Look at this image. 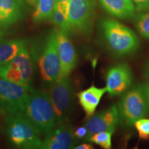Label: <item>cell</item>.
<instances>
[{
  "mask_svg": "<svg viewBox=\"0 0 149 149\" xmlns=\"http://www.w3.org/2000/svg\"><path fill=\"white\" fill-rule=\"evenodd\" d=\"M99 1L109 13L122 19L131 18L136 10L131 0H99Z\"/></svg>",
  "mask_w": 149,
  "mask_h": 149,
  "instance_id": "obj_16",
  "label": "cell"
},
{
  "mask_svg": "<svg viewBox=\"0 0 149 149\" xmlns=\"http://www.w3.org/2000/svg\"><path fill=\"white\" fill-rule=\"evenodd\" d=\"M144 75L146 76V77L147 78V79H149V64H148V66H147L146 70H145Z\"/></svg>",
  "mask_w": 149,
  "mask_h": 149,
  "instance_id": "obj_28",
  "label": "cell"
},
{
  "mask_svg": "<svg viewBox=\"0 0 149 149\" xmlns=\"http://www.w3.org/2000/svg\"><path fill=\"white\" fill-rule=\"evenodd\" d=\"M52 20L55 25L58 27V29L62 31L63 32L68 33V34L72 32L69 19L64 15H63L57 9H55L54 11L53 15L52 17Z\"/></svg>",
  "mask_w": 149,
  "mask_h": 149,
  "instance_id": "obj_21",
  "label": "cell"
},
{
  "mask_svg": "<svg viewBox=\"0 0 149 149\" xmlns=\"http://www.w3.org/2000/svg\"><path fill=\"white\" fill-rule=\"evenodd\" d=\"M120 121L126 127L149 114V83L138 84L124 93L118 104Z\"/></svg>",
  "mask_w": 149,
  "mask_h": 149,
  "instance_id": "obj_2",
  "label": "cell"
},
{
  "mask_svg": "<svg viewBox=\"0 0 149 149\" xmlns=\"http://www.w3.org/2000/svg\"><path fill=\"white\" fill-rule=\"evenodd\" d=\"M114 130H105L97 133L91 136L88 139V141L99 145L104 149L111 148L112 146V136Z\"/></svg>",
  "mask_w": 149,
  "mask_h": 149,
  "instance_id": "obj_19",
  "label": "cell"
},
{
  "mask_svg": "<svg viewBox=\"0 0 149 149\" xmlns=\"http://www.w3.org/2000/svg\"><path fill=\"white\" fill-rule=\"evenodd\" d=\"M77 139L74 136L73 128L66 123L56 126L44 137L40 148L68 149L74 148Z\"/></svg>",
  "mask_w": 149,
  "mask_h": 149,
  "instance_id": "obj_12",
  "label": "cell"
},
{
  "mask_svg": "<svg viewBox=\"0 0 149 149\" xmlns=\"http://www.w3.org/2000/svg\"><path fill=\"white\" fill-rule=\"evenodd\" d=\"M139 138L144 140L149 139V119L141 118L134 124Z\"/></svg>",
  "mask_w": 149,
  "mask_h": 149,
  "instance_id": "obj_22",
  "label": "cell"
},
{
  "mask_svg": "<svg viewBox=\"0 0 149 149\" xmlns=\"http://www.w3.org/2000/svg\"><path fill=\"white\" fill-rule=\"evenodd\" d=\"M107 93L106 88H97L92 85L88 88L77 93L78 100L87 118L94 114L104 94Z\"/></svg>",
  "mask_w": 149,
  "mask_h": 149,
  "instance_id": "obj_15",
  "label": "cell"
},
{
  "mask_svg": "<svg viewBox=\"0 0 149 149\" xmlns=\"http://www.w3.org/2000/svg\"><path fill=\"white\" fill-rule=\"evenodd\" d=\"M24 1L31 6H35L37 3V0H24Z\"/></svg>",
  "mask_w": 149,
  "mask_h": 149,
  "instance_id": "obj_27",
  "label": "cell"
},
{
  "mask_svg": "<svg viewBox=\"0 0 149 149\" xmlns=\"http://www.w3.org/2000/svg\"><path fill=\"white\" fill-rule=\"evenodd\" d=\"M33 74V57L27 46L22 48L12 60L0 66V77L29 88H32Z\"/></svg>",
  "mask_w": 149,
  "mask_h": 149,
  "instance_id": "obj_5",
  "label": "cell"
},
{
  "mask_svg": "<svg viewBox=\"0 0 149 149\" xmlns=\"http://www.w3.org/2000/svg\"><path fill=\"white\" fill-rule=\"evenodd\" d=\"M87 133H88V132H87V129L85 127V126H80L75 130H74V136L77 140H79V139L85 140L87 137Z\"/></svg>",
  "mask_w": 149,
  "mask_h": 149,
  "instance_id": "obj_25",
  "label": "cell"
},
{
  "mask_svg": "<svg viewBox=\"0 0 149 149\" xmlns=\"http://www.w3.org/2000/svg\"><path fill=\"white\" fill-rule=\"evenodd\" d=\"M24 114L40 137H45L57 126L55 113L46 91H31Z\"/></svg>",
  "mask_w": 149,
  "mask_h": 149,
  "instance_id": "obj_1",
  "label": "cell"
},
{
  "mask_svg": "<svg viewBox=\"0 0 149 149\" xmlns=\"http://www.w3.org/2000/svg\"><path fill=\"white\" fill-rule=\"evenodd\" d=\"M26 39H10L0 41V66L12 60L28 44Z\"/></svg>",
  "mask_w": 149,
  "mask_h": 149,
  "instance_id": "obj_17",
  "label": "cell"
},
{
  "mask_svg": "<svg viewBox=\"0 0 149 149\" xmlns=\"http://www.w3.org/2000/svg\"><path fill=\"white\" fill-rule=\"evenodd\" d=\"M101 26L106 44L114 55L119 57L131 55L139 49L138 37L120 22L107 19L102 22Z\"/></svg>",
  "mask_w": 149,
  "mask_h": 149,
  "instance_id": "obj_3",
  "label": "cell"
},
{
  "mask_svg": "<svg viewBox=\"0 0 149 149\" xmlns=\"http://www.w3.org/2000/svg\"><path fill=\"white\" fill-rule=\"evenodd\" d=\"M55 9H57L63 15H64L69 19V18H68V17H69V2H66V1L57 2Z\"/></svg>",
  "mask_w": 149,
  "mask_h": 149,
  "instance_id": "obj_24",
  "label": "cell"
},
{
  "mask_svg": "<svg viewBox=\"0 0 149 149\" xmlns=\"http://www.w3.org/2000/svg\"><path fill=\"white\" fill-rule=\"evenodd\" d=\"M120 122V114L117 106L113 105L108 109L93 114L88 117L84 126L87 129L88 140L91 136L97 133L105 130H114L115 126Z\"/></svg>",
  "mask_w": 149,
  "mask_h": 149,
  "instance_id": "obj_11",
  "label": "cell"
},
{
  "mask_svg": "<svg viewBox=\"0 0 149 149\" xmlns=\"http://www.w3.org/2000/svg\"><path fill=\"white\" fill-rule=\"evenodd\" d=\"M59 1H66V2H69L70 0H57V2H59Z\"/></svg>",
  "mask_w": 149,
  "mask_h": 149,
  "instance_id": "obj_29",
  "label": "cell"
},
{
  "mask_svg": "<svg viewBox=\"0 0 149 149\" xmlns=\"http://www.w3.org/2000/svg\"><path fill=\"white\" fill-rule=\"evenodd\" d=\"M57 50L61 64L60 77H68L77 64V54L68 33L57 29Z\"/></svg>",
  "mask_w": 149,
  "mask_h": 149,
  "instance_id": "obj_13",
  "label": "cell"
},
{
  "mask_svg": "<svg viewBox=\"0 0 149 149\" xmlns=\"http://www.w3.org/2000/svg\"><path fill=\"white\" fill-rule=\"evenodd\" d=\"M133 75L126 63H120L111 67L106 73V89L111 96L120 95L130 88Z\"/></svg>",
  "mask_w": 149,
  "mask_h": 149,
  "instance_id": "obj_10",
  "label": "cell"
},
{
  "mask_svg": "<svg viewBox=\"0 0 149 149\" xmlns=\"http://www.w3.org/2000/svg\"><path fill=\"white\" fill-rule=\"evenodd\" d=\"M37 57L42 79L48 83L58 79L60 77L61 64L57 50V29H53L48 33Z\"/></svg>",
  "mask_w": 149,
  "mask_h": 149,
  "instance_id": "obj_8",
  "label": "cell"
},
{
  "mask_svg": "<svg viewBox=\"0 0 149 149\" xmlns=\"http://www.w3.org/2000/svg\"><path fill=\"white\" fill-rule=\"evenodd\" d=\"M135 5L136 10L139 12L149 11V0H131Z\"/></svg>",
  "mask_w": 149,
  "mask_h": 149,
  "instance_id": "obj_23",
  "label": "cell"
},
{
  "mask_svg": "<svg viewBox=\"0 0 149 149\" xmlns=\"http://www.w3.org/2000/svg\"><path fill=\"white\" fill-rule=\"evenodd\" d=\"M6 130L9 140L19 148H40L42 141L32 124L24 113H19L4 118Z\"/></svg>",
  "mask_w": 149,
  "mask_h": 149,
  "instance_id": "obj_4",
  "label": "cell"
},
{
  "mask_svg": "<svg viewBox=\"0 0 149 149\" xmlns=\"http://www.w3.org/2000/svg\"><path fill=\"white\" fill-rule=\"evenodd\" d=\"M48 95L53 107L57 126L66 122L74 104V90L68 77H59L50 83Z\"/></svg>",
  "mask_w": 149,
  "mask_h": 149,
  "instance_id": "obj_6",
  "label": "cell"
},
{
  "mask_svg": "<svg viewBox=\"0 0 149 149\" xmlns=\"http://www.w3.org/2000/svg\"><path fill=\"white\" fill-rule=\"evenodd\" d=\"M57 0H37L36 8L33 15L35 22H41L52 19L55 10Z\"/></svg>",
  "mask_w": 149,
  "mask_h": 149,
  "instance_id": "obj_18",
  "label": "cell"
},
{
  "mask_svg": "<svg viewBox=\"0 0 149 149\" xmlns=\"http://www.w3.org/2000/svg\"><path fill=\"white\" fill-rule=\"evenodd\" d=\"M33 88L24 86L0 77V113L3 118L24 113Z\"/></svg>",
  "mask_w": 149,
  "mask_h": 149,
  "instance_id": "obj_7",
  "label": "cell"
},
{
  "mask_svg": "<svg viewBox=\"0 0 149 149\" xmlns=\"http://www.w3.org/2000/svg\"><path fill=\"white\" fill-rule=\"evenodd\" d=\"M136 28L141 36L149 40V11L137 17L136 20Z\"/></svg>",
  "mask_w": 149,
  "mask_h": 149,
  "instance_id": "obj_20",
  "label": "cell"
},
{
  "mask_svg": "<svg viewBox=\"0 0 149 149\" xmlns=\"http://www.w3.org/2000/svg\"><path fill=\"white\" fill-rule=\"evenodd\" d=\"M23 0H0V28L8 29L24 16Z\"/></svg>",
  "mask_w": 149,
  "mask_h": 149,
  "instance_id": "obj_14",
  "label": "cell"
},
{
  "mask_svg": "<svg viewBox=\"0 0 149 149\" xmlns=\"http://www.w3.org/2000/svg\"><path fill=\"white\" fill-rule=\"evenodd\" d=\"M75 149H93V145H91L90 144H82L80 145H77V146H74Z\"/></svg>",
  "mask_w": 149,
  "mask_h": 149,
  "instance_id": "obj_26",
  "label": "cell"
},
{
  "mask_svg": "<svg viewBox=\"0 0 149 149\" xmlns=\"http://www.w3.org/2000/svg\"><path fill=\"white\" fill-rule=\"evenodd\" d=\"M95 0H70L69 22L72 32L89 37L94 21Z\"/></svg>",
  "mask_w": 149,
  "mask_h": 149,
  "instance_id": "obj_9",
  "label": "cell"
}]
</instances>
